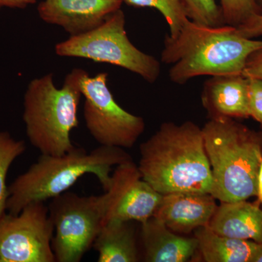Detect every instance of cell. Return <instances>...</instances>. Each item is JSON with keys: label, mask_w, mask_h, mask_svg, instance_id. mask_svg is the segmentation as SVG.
<instances>
[{"label": "cell", "mask_w": 262, "mask_h": 262, "mask_svg": "<svg viewBox=\"0 0 262 262\" xmlns=\"http://www.w3.org/2000/svg\"><path fill=\"white\" fill-rule=\"evenodd\" d=\"M107 77L106 72L91 77L87 72L82 77L80 91L84 98L86 127L101 146L133 147L144 133L145 122L117 103L108 88Z\"/></svg>", "instance_id": "8"}, {"label": "cell", "mask_w": 262, "mask_h": 262, "mask_svg": "<svg viewBox=\"0 0 262 262\" xmlns=\"http://www.w3.org/2000/svg\"><path fill=\"white\" fill-rule=\"evenodd\" d=\"M258 203H262V162L258 174L257 194Z\"/></svg>", "instance_id": "26"}, {"label": "cell", "mask_w": 262, "mask_h": 262, "mask_svg": "<svg viewBox=\"0 0 262 262\" xmlns=\"http://www.w3.org/2000/svg\"><path fill=\"white\" fill-rule=\"evenodd\" d=\"M134 8H149L158 10L168 24L169 36L176 37L189 20L179 0H124Z\"/></svg>", "instance_id": "19"}, {"label": "cell", "mask_w": 262, "mask_h": 262, "mask_svg": "<svg viewBox=\"0 0 262 262\" xmlns=\"http://www.w3.org/2000/svg\"><path fill=\"white\" fill-rule=\"evenodd\" d=\"M261 45L233 26L211 27L189 19L176 37L165 36L161 61L171 65L169 79L177 84L201 76L242 75L248 57Z\"/></svg>", "instance_id": "2"}, {"label": "cell", "mask_w": 262, "mask_h": 262, "mask_svg": "<svg viewBox=\"0 0 262 262\" xmlns=\"http://www.w3.org/2000/svg\"><path fill=\"white\" fill-rule=\"evenodd\" d=\"M208 227L215 233L262 245V209L246 201L222 203Z\"/></svg>", "instance_id": "15"}, {"label": "cell", "mask_w": 262, "mask_h": 262, "mask_svg": "<svg viewBox=\"0 0 262 262\" xmlns=\"http://www.w3.org/2000/svg\"><path fill=\"white\" fill-rule=\"evenodd\" d=\"M141 236L147 262L187 261L198 249L195 237L179 236L155 216L141 223Z\"/></svg>", "instance_id": "14"}, {"label": "cell", "mask_w": 262, "mask_h": 262, "mask_svg": "<svg viewBox=\"0 0 262 262\" xmlns=\"http://www.w3.org/2000/svg\"><path fill=\"white\" fill-rule=\"evenodd\" d=\"M48 211L54 227L51 246L56 261H80L102 227L104 194L87 196L65 192L51 199Z\"/></svg>", "instance_id": "7"}, {"label": "cell", "mask_w": 262, "mask_h": 262, "mask_svg": "<svg viewBox=\"0 0 262 262\" xmlns=\"http://www.w3.org/2000/svg\"><path fill=\"white\" fill-rule=\"evenodd\" d=\"M250 117L262 127V80L248 77Z\"/></svg>", "instance_id": "22"}, {"label": "cell", "mask_w": 262, "mask_h": 262, "mask_svg": "<svg viewBox=\"0 0 262 262\" xmlns=\"http://www.w3.org/2000/svg\"><path fill=\"white\" fill-rule=\"evenodd\" d=\"M123 3L124 0H42L37 12L43 21L76 36L97 28Z\"/></svg>", "instance_id": "11"}, {"label": "cell", "mask_w": 262, "mask_h": 262, "mask_svg": "<svg viewBox=\"0 0 262 262\" xmlns=\"http://www.w3.org/2000/svg\"><path fill=\"white\" fill-rule=\"evenodd\" d=\"M122 148L101 146L88 152L75 146L62 155H42L8 186L7 211L18 214L24 207L65 192L85 174H94L104 192L111 187L113 166L130 161Z\"/></svg>", "instance_id": "3"}, {"label": "cell", "mask_w": 262, "mask_h": 262, "mask_svg": "<svg viewBox=\"0 0 262 262\" xmlns=\"http://www.w3.org/2000/svg\"><path fill=\"white\" fill-rule=\"evenodd\" d=\"M215 200L208 193L164 194L153 216L176 233H189L209 225L217 209Z\"/></svg>", "instance_id": "12"}, {"label": "cell", "mask_w": 262, "mask_h": 262, "mask_svg": "<svg viewBox=\"0 0 262 262\" xmlns=\"http://www.w3.org/2000/svg\"><path fill=\"white\" fill-rule=\"evenodd\" d=\"M86 71L74 69L61 89L49 73L29 82L24 97L23 120L30 144L42 155H62L75 145L71 132L79 125L77 111Z\"/></svg>", "instance_id": "5"}, {"label": "cell", "mask_w": 262, "mask_h": 262, "mask_svg": "<svg viewBox=\"0 0 262 262\" xmlns=\"http://www.w3.org/2000/svg\"><path fill=\"white\" fill-rule=\"evenodd\" d=\"M58 56L85 58L121 67L140 76L150 84L158 80L160 62L136 47L125 30L122 9L110 15L101 25L90 32L70 36L55 47Z\"/></svg>", "instance_id": "6"}, {"label": "cell", "mask_w": 262, "mask_h": 262, "mask_svg": "<svg viewBox=\"0 0 262 262\" xmlns=\"http://www.w3.org/2000/svg\"><path fill=\"white\" fill-rule=\"evenodd\" d=\"M224 23L237 27L253 15L262 13L257 0H220Z\"/></svg>", "instance_id": "21"}, {"label": "cell", "mask_w": 262, "mask_h": 262, "mask_svg": "<svg viewBox=\"0 0 262 262\" xmlns=\"http://www.w3.org/2000/svg\"><path fill=\"white\" fill-rule=\"evenodd\" d=\"M140 154L138 169L141 177L160 194H211V165L203 130L194 122L162 124L154 135L141 144Z\"/></svg>", "instance_id": "1"}, {"label": "cell", "mask_w": 262, "mask_h": 262, "mask_svg": "<svg viewBox=\"0 0 262 262\" xmlns=\"http://www.w3.org/2000/svg\"><path fill=\"white\" fill-rule=\"evenodd\" d=\"M93 247L97 251L98 262L139 261L135 229L130 221L103 223Z\"/></svg>", "instance_id": "17"}, {"label": "cell", "mask_w": 262, "mask_h": 262, "mask_svg": "<svg viewBox=\"0 0 262 262\" xmlns=\"http://www.w3.org/2000/svg\"><path fill=\"white\" fill-rule=\"evenodd\" d=\"M25 141L16 140L8 131L0 130V219L6 213L9 192L7 177L12 164L26 151Z\"/></svg>", "instance_id": "18"}, {"label": "cell", "mask_w": 262, "mask_h": 262, "mask_svg": "<svg viewBox=\"0 0 262 262\" xmlns=\"http://www.w3.org/2000/svg\"><path fill=\"white\" fill-rule=\"evenodd\" d=\"M187 18L203 25L220 26L225 24L220 5L215 0H179Z\"/></svg>", "instance_id": "20"}, {"label": "cell", "mask_w": 262, "mask_h": 262, "mask_svg": "<svg viewBox=\"0 0 262 262\" xmlns=\"http://www.w3.org/2000/svg\"><path fill=\"white\" fill-rule=\"evenodd\" d=\"M257 1H258V4L261 5V6L262 7V0H257Z\"/></svg>", "instance_id": "28"}, {"label": "cell", "mask_w": 262, "mask_h": 262, "mask_svg": "<svg viewBox=\"0 0 262 262\" xmlns=\"http://www.w3.org/2000/svg\"><path fill=\"white\" fill-rule=\"evenodd\" d=\"M256 262H262V253L259 255V256L256 259Z\"/></svg>", "instance_id": "27"}, {"label": "cell", "mask_w": 262, "mask_h": 262, "mask_svg": "<svg viewBox=\"0 0 262 262\" xmlns=\"http://www.w3.org/2000/svg\"><path fill=\"white\" fill-rule=\"evenodd\" d=\"M48 207L36 202L0 219V262H55Z\"/></svg>", "instance_id": "9"}, {"label": "cell", "mask_w": 262, "mask_h": 262, "mask_svg": "<svg viewBox=\"0 0 262 262\" xmlns=\"http://www.w3.org/2000/svg\"><path fill=\"white\" fill-rule=\"evenodd\" d=\"M243 37L256 39L262 37V13L253 15L236 27Z\"/></svg>", "instance_id": "23"}, {"label": "cell", "mask_w": 262, "mask_h": 262, "mask_svg": "<svg viewBox=\"0 0 262 262\" xmlns=\"http://www.w3.org/2000/svg\"><path fill=\"white\" fill-rule=\"evenodd\" d=\"M202 101L211 118H248V77L243 74L211 77L203 85Z\"/></svg>", "instance_id": "13"}, {"label": "cell", "mask_w": 262, "mask_h": 262, "mask_svg": "<svg viewBox=\"0 0 262 262\" xmlns=\"http://www.w3.org/2000/svg\"><path fill=\"white\" fill-rule=\"evenodd\" d=\"M202 130L213 176L211 195L222 203L256 196L262 131L225 117L210 119Z\"/></svg>", "instance_id": "4"}, {"label": "cell", "mask_w": 262, "mask_h": 262, "mask_svg": "<svg viewBox=\"0 0 262 262\" xmlns=\"http://www.w3.org/2000/svg\"><path fill=\"white\" fill-rule=\"evenodd\" d=\"M37 0H0V10L3 8L25 9L29 5H34Z\"/></svg>", "instance_id": "25"}, {"label": "cell", "mask_w": 262, "mask_h": 262, "mask_svg": "<svg viewBox=\"0 0 262 262\" xmlns=\"http://www.w3.org/2000/svg\"><path fill=\"white\" fill-rule=\"evenodd\" d=\"M198 249L207 262H256L262 245L249 239L227 237L215 233L208 225L194 230Z\"/></svg>", "instance_id": "16"}, {"label": "cell", "mask_w": 262, "mask_h": 262, "mask_svg": "<svg viewBox=\"0 0 262 262\" xmlns=\"http://www.w3.org/2000/svg\"><path fill=\"white\" fill-rule=\"evenodd\" d=\"M112 177L111 187L104 192L106 212L103 224L113 220L141 224L154 215L163 194L142 179L132 160L117 165Z\"/></svg>", "instance_id": "10"}, {"label": "cell", "mask_w": 262, "mask_h": 262, "mask_svg": "<svg viewBox=\"0 0 262 262\" xmlns=\"http://www.w3.org/2000/svg\"><path fill=\"white\" fill-rule=\"evenodd\" d=\"M243 75L262 80V45L248 57Z\"/></svg>", "instance_id": "24"}]
</instances>
